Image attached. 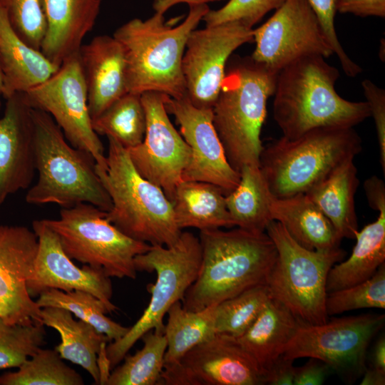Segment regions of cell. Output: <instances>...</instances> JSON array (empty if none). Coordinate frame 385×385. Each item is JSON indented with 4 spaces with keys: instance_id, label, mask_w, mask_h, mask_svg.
Wrapping results in <instances>:
<instances>
[{
    "instance_id": "1",
    "label": "cell",
    "mask_w": 385,
    "mask_h": 385,
    "mask_svg": "<svg viewBox=\"0 0 385 385\" xmlns=\"http://www.w3.org/2000/svg\"><path fill=\"white\" fill-rule=\"evenodd\" d=\"M339 77L338 69L319 55L301 58L278 72L272 112L283 137L293 139L318 128H354L371 116L366 101L337 93Z\"/></svg>"
},
{
    "instance_id": "2",
    "label": "cell",
    "mask_w": 385,
    "mask_h": 385,
    "mask_svg": "<svg viewBox=\"0 0 385 385\" xmlns=\"http://www.w3.org/2000/svg\"><path fill=\"white\" fill-rule=\"evenodd\" d=\"M199 239L200 267L181 301L183 308L199 311L266 284L277 258L275 245L266 232L214 229L200 231Z\"/></svg>"
},
{
    "instance_id": "3",
    "label": "cell",
    "mask_w": 385,
    "mask_h": 385,
    "mask_svg": "<svg viewBox=\"0 0 385 385\" xmlns=\"http://www.w3.org/2000/svg\"><path fill=\"white\" fill-rule=\"evenodd\" d=\"M210 10L207 4L190 6L186 18L175 26L155 13L135 18L118 27L113 36L125 58L128 92H158L173 98L185 97L182 59L187 40Z\"/></svg>"
},
{
    "instance_id": "4",
    "label": "cell",
    "mask_w": 385,
    "mask_h": 385,
    "mask_svg": "<svg viewBox=\"0 0 385 385\" xmlns=\"http://www.w3.org/2000/svg\"><path fill=\"white\" fill-rule=\"evenodd\" d=\"M277 74L251 56L228 60L212 107V123L228 163L238 173L245 165H260V133Z\"/></svg>"
},
{
    "instance_id": "5",
    "label": "cell",
    "mask_w": 385,
    "mask_h": 385,
    "mask_svg": "<svg viewBox=\"0 0 385 385\" xmlns=\"http://www.w3.org/2000/svg\"><path fill=\"white\" fill-rule=\"evenodd\" d=\"M31 112L38 178L27 192L26 202L62 207L85 202L109 211L111 200L96 172L93 156L69 144L48 113L32 106Z\"/></svg>"
},
{
    "instance_id": "6",
    "label": "cell",
    "mask_w": 385,
    "mask_h": 385,
    "mask_svg": "<svg viewBox=\"0 0 385 385\" xmlns=\"http://www.w3.org/2000/svg\"><path fill=\"white\" fill-rule=\"evenodd\" d=\"M108 140L107 168L96 170L112 202L106 218L134 240L151 245H173L182 232L172 202L137 171L126 148L112 138Z\"/></svg>"
},
{
    "instance_id": "7",
    "label": "cell",
    "mask_w": 385,
    "mask_h": 385,
    "mask_svg": "<svg viewBox=\"0 0 385 385\" xmlns=\"http://www.w3.org/2000/svg\"><path fill=\"white\" fill-rule=\"evenodd\" d=\"M361 150L354 128L324 127L263 147L260 167L274 197L304 193Z\"/></svg>"
},
{
    "instance_id": "8",
    "label": "cell",
    "mask_w": 385,
    "mask_h": 385,
    "mask_svg": "<svg viewBox=\"0 0 385 385\" xmlns=\"http://www.w3.org/2000/svg\"><path fill=\"white\" fill-rule=\"evenodd\" d=\"M265 232L277 250L276 260L266 280L271 297L284 305L302 324L327 322V277L332 266L344 259V250H308L274 220L269 222Z\"/></svg>"
},
{
    "instance_id": "9",
    "label": "cell",
    "mask_w": 385,
    "mask_h": 385,
    "mask_svg": "<svg viewBox=\"0 0 385 385\" xmlns=\"http://www.w3.org/2000/svg\"><path fill=\"white\" fill-rule=\"evenodd\" d=\"M200 239L190 232H181L172 246L151 245L134 259L138 271L155 272L156 281L149 292L150 302L138 320L120 339L108 343L106 351L113 370L133 346L148 332L163 330V317L195 280L200 267Z\"/></svg>"
},
{
    "instance_id": "10",
    "label": "cell",
    "mask_w": 385,
    "mask_h": 385,
    "mask_svg": "<svg viewBox=\"0 0 385 385\" xmlns=\"http://www.w3.org/2000/svg\"><path fill=\"white\" fill-rule=\"evenodd\" d=\"M42 220L71 260L102 270L109 277L135 279L134 259L150 247L123 233L106 218V211L89 203L63 207L58 219Z\"/></svg>"
},
{
    "instance_id": "11",
    "label": "cell",
    "mask_w": 385,
    "mask_h": 385,
    "mask_svg": "<svg viewBox=\"0 0 385 385\" xmlns=\"http://www.w3.org/2000/svg\"><path fill=\"white\" fill-rule=\"evenodd\" d=\"M383 314L336 318L321 324L300 323L282 355L294 361L314 358L324 362L347 383L361 377L368 347L383 328Z\"/></svg>"
},
{
    "instance_id": "12",
    "label": "cell",
    "mask_w": 385,
    "mask_h": 385,
    "mask_svg": "<svg viewBox=\"0 0 385 385\" xmlns=\"http://www.w3.org/2000/svg\"><path fill=\"white\" fill-rule=\"evenodd\" d=\"M23 93L32 107L53 118L72 146L93 156L96 170H106V156L92 126L78 53L67 58L47 80Z\"/></svg>"
},
{
    "instance_id": "13",
    "label": "cell",
    "mask_w": 385,
    "mask_h": 385,
    "mask_svg": "<svg viewBox=\"0 0 385 385\" xmlns=\"http://www.w3.org/2000/svg\"><path fill=\"white\" fill-rule=\"evenodd\" d=\"M252 35L256 46L251 58L277 73L304 56L334 54L307 0H285Z\"/></svg>"
},
{
    "instance_id": "14",
    "label": "cell",
    "mask_w": 385,
    "mask_h": 385,
    "mask_svg": "<svg viewBox=\"0 0 385 385\" xmlns=\"http://www.w3.org/2000/svg\"><path fill=\"white\" fill-rule=\"evenodd\" d=\"M252 31L242 22L230 21L191 32L182 59V72L185 98L192 105L212 108L230 56L253 40Z\"/></svg>"
},
{
    "instance_id": "15",
    "label": "cell",
    "mask_w": 385,
    "mask_h": 385,
    "mask_svg": "<svg viewBox=\"0 0 385 385\" xmlns=\"http://www.w3.org/2000/svg\"><path fill=\"white\" fill-rule=\"evenodd\" d=\"M140 97L146 117L144 138L127 150L137 171L159 187L171 202L190 163V149L168 118V96L151 91Z\"/></svg>"
},
{
    "instance_id": "16",
    "label": "cell",
    "mask_w": 385,
    "mask_h": 385,
    "mask_svg": "<svg viewBox=\"0 0 385 385\" xmlns=\"http://www.w3.org/2000/svg\"><path fill=\"white\" fill-rule=\"evenodd\" d=\"M159 384L260 385L263 374L235 337L216 334L164 366Z\"/></svg>"
},
{
    "instance_id": "17",
    "label": "cell",
    "mask_w": 385,
    "mask_h": 385,
    "mask_svg": "<svg viewBox=\"0 0 385 385\" xmlns=\"http://www.w3.org/2000/svg\"><path fill=\"white\" fill-rule=\"evenodd\" d=\"M165 108L174 115L180 135L190 149V163L183 180L212 183L225 195L240 182V173L228 163L224 148L212 123V108H199L185 97L168 96Z\"/></svg>"
},
{
    "instance_id": "18",
    "label": "cell",
    "mask_w": 385,
    "mask_h": 385,
    "mask_svg": "<svg viewBox=\"0 0 385 385\" xmlns=\"http://www.w3.org/2000/svg\"><path fill=\"white\" fill-rule=\"evenodd\" d=\"M38 247L34 230L24 226L0 225V317L8 323L43 324L41 309L26 287Z\"/></svg>"
},
{
    "instance_id": "19",
    "label": "cell",
    "mask_w": 385,
    "mask_h": 385,
    "mask_svg": "<svg viewBox=\"0 0 385 385\" xmlns=\"http://www.w3.org/2000/svg\"><path fill=\"white\" fill-rule=\"evenodd\" d=\"M32 227L38 247L33 273L26 282L31 297L50 289L66 292L81 290L103 302L109 313L118 309L111 302V277L103 270L88 265L77 267L63 251L57 235L42 220H34Z\"/></svg>"
},
{
    "instance_id": "20",
    "label": "cell",
    "mask_w": 385,
    "mask_h": 385,
    "mask_svg": "<svg viewBox=\"0 0 385 385\" xmlns=\"http://www.w3.org/2000/svg\"><path fill=\"white\" fill-rule=\"evenodd\" d=\"M6 99L0 118V209L8 196L31 185L36 170L31 106L23 93Z\"/></svg>"
},
{
    "instance_id": "21",
    "label": "cell",
    "mask_w": 385,
    "mask_h": 385,
    "mask_svg": "<svg viewBox=\"0 0 385 385\" xmlns=\"http://www.w3.org/2000/svg\"><path fill=\"white\" fill-rule=\"evenodd\" d=\"M78 54L93 120L128 93L124 54L118 41L108 35L95 36L81 46Z\"/></svg>"
},
{
    "instance_id": "22",
    "label": "cell",
    "mask_w": 385,
    "mask_h": 385,
    "mask_svg": "<svg viewBox=\"0 0 385 385\" xmlns=\"http://www.w3.org/2000/svg\"><path fill=\"white\" fill-rule=\"evenodd\" d=\"M103 0H41L46 31L41 52L60 66L78 53L85 36L95 26Z\"/></svg>"
},
{
    "instance_id": "23",
    "label": "cell",
    "mask_w": 385,
    "mask_h": 385,
    "mask_svg": "<svg viewBox=\"0 0 385 385\" xmlns=\"http://www.w3.org/2000/svg\"><path fill=\"white\" fill-rule=\"evenodd\" d=\"M58 68L40 50L29 46L19 38L5 11L0 9L1 96L7 98L16 93H25L47 80Z\"/></svg>"
},
{
    "instance_id": "24",
    "label": "cell",
    "mask_w": 385,
    "mask_h": 385,
    "mask_svg": "<svg viewBox=\"0 0 385 385\" xmlns=\"http://www.w3.org/2000/svg\"><path fill=\"white\" fill-rule=\"evenodd\" d=\"M270 212L272 220L279 222L302 247L312 250L339 247L342 239L334 226L305 193L273 197Z\"/></svg>"
},
{
    "instance_id": "25",
    "label": "cell",
    "mask_w": 385,
    "mask_h": 385,
    "mask_svg": "<svg viewBox=\"0 0 385 385\" xmlns=\"http://www.w3.org/2000/svg\"><path fill=\"white\" fill-rule=\"evenodd\" d=\"M299 324L284 305L271 297L252 324L235 339L264 376L265 371L282 355Z\"/></svg>"
},
{
    "instance_id": "26",
    "label": "cell",
    "mask_w": 385,
    "mask_h": 385,
    "mask_svg": "<svg viewBox=\"0 0 385 385\" xmlns=\"http://www.w3.org/2000/svg\"><path fill=\"white\" fill-rule=\"evenodd\" d=\"M354 159H349L304 192L329 220L339 237L354 239L359 231L354 195L359 185Z\"/></svg>"
},
{
    "instance_id": "27",
    "label": "cell",
    "mask_w": 385,
    "mask_h": 385,
    "mask_svg": "<svg viewBox=\"0 0 385 385\" xmlns=\"http://www.w3.org/2000/svg\"><path fill=\"white\" fill-rule=\"evenodd\" d=\"M226 195L217 186L206 182L183 180L171 201L178 228L202 230L235 226L226 205Z\"/></svg>"
},
{
    "instance_id": "28",
    "label": "cell",
    "mask_w": 385,
    "mask_h": 385,
    "mask_svg": "<svg viewBox=\"0 0 385 385\" xmlns=\"http://www.w3.org/2000/svg\"><path fill=\"white\" fill-rule=\"evenodd\" d=\"M41 321L59 333L61 342L55 349L60 356L83 368L99 384L97 354L103 343L110 342L108 338L90 324L74 319L73 314L63 308H41Z\"/></svg>"
},
{
    "instance_id": "29",
    "label": "cell",
    "mask_w": 385,
    "mask_h": 385,
    "mask_svg": "<svg viewBox=\"0 0 385 385\" xmlns=\"http://www.w3.org/2000/svg\"><path fill=\"white\" fill-rule=\"evenodd\" d=\"M356 245L349 258L330 269L326 289L329 293L342 289L372 277L385 260V209L377 219L359 230Z\"/></svg>"
},
{
    "instance_id": "30",
    "label": "cell",
    "mask_w": 385,
    "mask_h": 385,
    "mask_svg": "<svg viewBox=\"0 0 385 385\" xmlns=\"http://www.w3.org/2000/svg\"><path fill=\"white\" fill-rule=\"evenodd\" d=\"M237 186L226 195V205L235 226L252 232H265L272 221L274 197L260 165H247L240 171Z\"/></svg>"
},
{
    "instance_id": "31",
    "label": "cell",
    "mask_w": 385,
    "mask_h": 385,
    "mask_svg": "<svg viewBox=\"0 0 385 385\" xmlns=\"http://www.w3.org/2000/svg\"><path fill=\"white\" fill-rule=\"evenodd\" d=\"M215 310L216 304L199 311L187 310L180 301L171 306L164 328L167 339L164 366L174 364L193 347L216 334Z\"/></svg>"
},
{
    "instance_id": "32",
    "label": "cell",
    "mask_w": 385,
    "mask_h": 385,
    "mask_svg": "<svg viewBox=\"0 0 385 385\" xmlns=\"http://www.w3.org/2000/svg\"><path fill=\"white\" fill-rule=\"evenodd\" d=\"M143 347L111 371L106 385L159 384L164 367L167 339L163 330L153 329L141 338Z\"/></svg>"
},
{
    "instance_id": "33",
    "label": "cell",
    "mask_w": 385,
    "mask_h": 385,
    "mask_svg": "<svg viewBox=\"0 0 385 385\" xmlns=\"http://www.w3.org/2000/svg\"><path fill=\"white\" fill-rule=\"evenodd\" d=\"M92 126L97 134L115 139L126 149L139 145L146 128L140 95L126 93L93 119Z\"/></svg>"
},
{
    "instance_id": "34",
    "label": "cell",
    "mask_w": 385,
    "mask_h": 385,
    "mask_svg": "<svg viewBox=\"0 0 385 385\" xmlns=\"http://www.w3.org/2000/svg\"><path fill=\"white\" fill-rule=\"evenodd\" d=\"M36 302L41 309L56 307L68 310L78 319L90 324L98 332L105 334L110 342L120 339L129 329V327H123L107 317L106 314L109 311L106 304L85 291L66 292L50 289L42 292Z\"/></svg>"
},
{
    "instance_id": "35",
    "label": "cell",
    "mask_w": 385,
    "mask_h": 385,
    "mask_svg": "<svg viewBox=\"0 0 385 385\" xmlns=\"http://www.w3.org/2000/svg\"><path fill=\"white\" fill-rule=\"evenodd\" d=\"M16 371L0 376L1 385H83L84 381L67 366L56 349L41 348Z\"/></svg>"
},
{
    "instance_id": "36",
    "label": "cell",
    "mask_w": 385,
    "mask_h": 385,
    "mask_svg": "<svg viewBox=\"0 0 385 385\" xmlns=\"http://www.w3.org/2000/svg\"><path fill=\"white\" fill-rule=\"evenodd\" d=\"M270 298L267 286L260 284L216 304V334L239 337L252 324Z\"/></svg>"
},
{
    "instance_id": "37",
    "label": "cell",
    "mask_w": 385,
    "mask_h": 385,
    "mask_svg": "<svg viewBox=\"0 0 385 385\" xmlns=\"http://www.w3.org/2000/svg\"><path fill=\"white\" fill-rule=\"evenodd\" d=\"M41 324H13L0 317V369L19 367L45 344Z\"/></svg>"
},
{
    "instance_id": "38",
    "label": "cell",
    "mask_w": 385,
    "mask_h": 385,
    "mask_svg": "<svg viewBox=\"0 0 385 385\" xmlns=\"http://www.w3.org/2000/svg\"><path fill=\"white\" fill-rule=\"evenodd\" d=\"M364 308H385V265L368 279L356 284L327 293L328 316Z\"/></svg>"
},
{
    "instance_id": "39",
    "label": "cell",
    "mask_w": 385,
    "mask_h": 385,
    "mask_svg": "<svg viewBox=\"0 0 385 385\" xmlns=\"http://www.w3.org/2000/svg\"><path fill=\"white\" fill-rule=\"evenodd\" d=\"M0 9L19 38L40 50L46 28L41 0H0Z\"/></svg>"
},
{
    "instance_id": "40",
    "label": "cell",
    "mask_w": 385,
    "mask_h": 385,
    "mask_svg": "<svg viewBox=\"0 0 385 385\" xmlns=\"http://www.w3.org/2000/svg\"><path fill=\"white\" fill-rule=\"evenodd\" d=\"M285 0H229L217 10H209L203 16L205 26L240 21L248 27L260 21L269 11L278 9Z\"/></svg>"
},
{
    "instance_id": "41",
    "label": "cell",
    "mask_w": 385,
    "mask_h": 385,
    "mask_svg": "<svg viewBox=\"0 0 385 385\" xmlns=\"http://www.w3.org/2000/svg\"><path fill=\"white\" fill-rule=\"evenodd\" d=\"M316 14L323 31L342 66L349 77H355L362 69L352 61L342 46L334 26V18L340 0H307Z\"/></svg>"
},
{
    "instance_id": "42",
    "label": "cell",
    "mask_w": 385,
    "mask_h": 385,
    "mask_svg": "<svg viewBox=\"0 0 385 385\" xmlns=\"http://www.w3.org/2000/svg\"><path fill=\"white\" fill-rule=\"evenodd\" d=\"M361 86L366 99L371 116L373 117L380 153V163L385 172V91L372 81L365 79Z\"/></svg>"
},
{
    "instance_id": "43",
    "label": "cell",
    "mask_w": 385,
    "mask_h": 385,
    "mask_svg": "<svg viewBox=\"0 0 385 385\" xmlns=\"http://www.w3.org/2000/svg\"><path fill=\"white\" fill-rule=\"evenodd\" d=\"M304 365L295 366L293 384L294 385H320L322 384L331 371L322 361L309 358Z\"/></svg>"
},
{
    "instance_id": "44",
    "label": "cell",
    "mask_w": 385,
    "mask_h": 385,
    "mask_svg": "<svg viewBox=\"0 0 385 385\" xmlns=\"http://www.w3.org/2000/svg\"><path fill=\"white\" fill-rule=\"evenodd\" d=\"M337 12L357 16H385V0H340Z\"/></svg>"
},
{
    "instance_id": "45",
    "label": "cell",
    "mask_w": 385,
    "mask_h": 385,
    "mask_svg": "<svg viewBox=\"0 0 385 385\" xmlns=\"http://www.w3.org/2000/svg\"><path fill=\"white\" fill-rule=\"evenodd\" d=\"M294 361L280 355L265 371V384L292 385L295 372Z\"/></svg>"
},
{
    "instance_id": "46",
    "label": "cell",
    "mask_w": 385,
    "mask_h": 385,
    "mask_svg": "<svg viewBox=\"0 0 385 385\" xmlns=\"http://www.w3.org/2000/svg\"><path fill=\"white\" fill-rule=\"evenodd\" d=\"M364 188L369 205L378 212L385 209L384 181L376 176H372L365 180Z\"/></svg>"
},
{
    "instance_id": "47",
    "label": "cell",
    "mask_w": 385,
    "mask_h": 385,
    "mask_svg": "<svg viewBox=\"0 0 385 385\" xmlns=\"http://www.w3.org/2000/svg\"><path fill=\"white\" fill-rule=\"evenodd\" d=\"M108 342L101 344L97 354V365L99 371V384L106 385L111 374V363L107 355L106 346Z\"/></svg>"
},
{
    "instance_id": "48",
    "label": "cell",
    "mask_w": 385,
    "mask_h": 385,
    "mask_svg": "<svg viewBox=\"0 0 385 385\" xmlns=\"http://www.w3.org/2000/svg\"><path fill=\"white\" fill-rule=\"evenodd\" d=\"M220 0H154L153 8L155 13L164 14L172 6L178 4H188L189 6L207 4L208 2Z\"/></svg>"
},
{
    "instance_id": "49",
    "label": "cell",
    "mask_w": 385,
    "mask_h": 385,
    "mask_svg": "<svg viewBox=\"0 0 385 385\" xmlns=\"http://www.w3.org/2000/svg\"><path fill=\"white\" fill-rule=\"evenodd\" d=\"M372 367L385 372V338L381 336L374 345L372 352Z\"/></svg>"
},
{
    "instance_id": "50",
    "label": "cell",
    "mask_w": 385,
    "mask_h": 385,
    "mask_svg": "<svg viewBox=\"0 0 385 385\" xmlns=\"http://www.w3.org/2000/svg\"><path fill=\"white\" fill-rule=\"evenodd\" d=\"M361 385H384L385 372L380 371L372 366L366 367L360 383Z\"/></svg>"
},
{
    "instance_id": "51",
    "label": "cell",
    "mask_w": 385,
    "mask_h": 385,
    "mask_svg": "<svg viewBox=\"0 0 385 385\" xmlns=\"http://www.w3.org/2000/svg\"><path fill=\"white\" fill-rule=\"evenodd\" d=\"M2 91H3V86H2L1 75L0 72V96H1L2 94Z\"/></svg>"
},
{
    "instance_id": "52",
    "label": "cell",
    "mask_w": 385,
    "mask_h": 385,
    "mask_svg": "<svg viewBox=\"0 0 385 385\" xmlns=\"http://www.w3.org/2000/svg\"><path fill=\"white\" fill-rule=\"evenodd\" d=\"M0 108H1V101H0Z\"/></svg>"
}]
</instances>
